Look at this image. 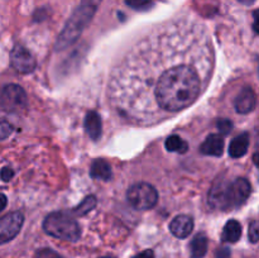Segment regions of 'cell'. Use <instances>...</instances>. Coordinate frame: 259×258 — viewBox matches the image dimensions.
<instances>
[{"label":"cell","instance_id":"7","mask_svg":"<svg viewBox=\"0 0 259 258\" xmlns=\"http://www.w3.org/2000/svg\"><path fill=\"white\" fill-rule=\"evenodd\" d=\"M24 223V215L20 211H13L0 218V244L14 239Z\"/></svg>","mask_w":259,"mask_h":258},{"label":"cell","instance_id":"13","mask_svg":"<svg viewBox=\"0 0 259 258\" xmlns=\"http://www.w3.org/2000/svg\"><path fill=\"white\" fill-rule=\"evenodd\" d=\"M249 147V136L248 133H243L235 137L229 144V154L233 158H242L245 156Z\"/></svg>","mask_w":259,"mask_h":258},{"label":"cell","instance_id":"20","mask_svg":"<svg viewBox=\"0 0 259 258\" xmlns=\"http://www.w3.org/2000/svg\"><path fill=\"white\" fill-rule=\"evenodd\" d=\"M217 126H218V129H219L220 134L224 137L232 132L233 123L229 120V119H220V120L217 123Z\"/></svg>","mask_w":259,"mask_h":258},{"label":"cell","instance_id":"15","mask_svg":"<svg viewBox=\"0 0 259 258\" xmlns=\"http://www.w3.org/2000/svg\"><path fill=\"white\" fill-rule=\"evenodd\" d=\"M242 237V225L238 220L232 219L225 224L223 229L222 240L224 243H237Z\"/></svg>","mask_w":259,"mask_h":258},{"label":"cell","instance_id":"2","mask_svg":"<svg viewBox=\"0 0 259 258\" xmlns=\"http://www.w3.org/2000/svg\"><path fill=\"white\" fill-rule=\"evenodd\" d=\"M252 192L250 182L244 177L224 184L218 180L209 192V202L220 210H232L243 206Z\"/></svg>","mask_w":259,"mask_h":258},{"label":"cell","instance_id":"4","mask_svg":"<svg viewBox=\"0 0 259 258\" xmlns=\"http://www.w3.org/2000/svg\"><path fill=\"white\" fill-rule=\"evenodd\" d=\"M43 229L51 237L68 242L80 239L81 228L75 219L63 211H53L43 220Z\"/></svg>","mask_w":259,"mask_h":258},{"label":"cell","instance_id":"29","mask_svg":"<svg viewBox=\"0 0 259 258\" xmlns=\"http://www.w3.org/2000/svg\"><path fill=\"white\" fill-rule=\"evenodd\" d=\"M101 258H111V257H101Z\"/></svg>","mask_w":259,"mask_h":258},{"label":"cell","instance_id":"25","mask_svg":"<svg viewBox=\"0 0 259 258\" xmlns=\"http://www.w3.org/2000/svg\"><path fill=\"white\" fill-rule=\"evenodd\" d=\"M215 257L217 258H230V249L229 247H220L215 252Z\"/></svg>","mask_w":259,"mask_h":258},{"label":"cell","instance_id":"18","mask_svg":"<svg viewBox=\"0 0 259 258\" xmlns=\"http://www.w3.org/2000/svg\"><path fill=\"white\" fill-rule=\"evenodd\" d=\"M96 202H98L96 197L94 196V195H89V196H86L85 199H83L82 201L77 205V206L73 207V210H72L73 215H77V217L86 215L88 212H90L91 210L96 206Z\"/></svg>","mask_w":259,"mask_h":258},{"label":"cell","instance_id":"17","mask_svg":"<svg viewBox=\"0 0 259 258\" xmlns=\"http://www.w3.org/2000/svg\"><path fill=\"white\" fill-rule=\"evenodd\" d=\"M166 149L168 152H177V153H186L189 151V144L179 136H169L166 139Z\"/></svg>","mask_w":259,"mask_h":258},{"label":"cell","instance_id":"11","mask_svg":"<svg viewBox=\"0 0 259 258\" xmlns=\"http://www.w3.org/2000/svg\"><path fill=\"white\" fill-rule=\"evenodd\" d=\"M224 137L222 134H210L206 139L204 141V143L201 144V151L202 154H206V156H214V157H220L224 152Z\"/></svg>","mask_w":259,"mask_h":258},{"label":"cell","instance_id":"1","mask_svg":"<svg viewBox=\"0 0 259 258\" xmlns=\"http://www.w3.org/2000/svg\"><path fill=\"white\" fill-rule=\"evenodd\" d=\"M212 67L210 40L157 35L126 53L111 76L109 95L124 118L157 123L190 108L209 85Z\"/></svg>","mask_w":259,"mask_h":258},{"label":"cell","instance_id":"21","mask_svg":"<svg viewBox=\"0 0 259 258\" xmlns=\"http://www.w3.org/2000/svg\"><path fill=\"white\" fill-rule=\"evenodd\" d=\"M248 237L252 243H257L259 239V227L257 220H252L249 224V233H248Z\"/></svg>","mask_w":259,"mask_h":258},{"label":"cell","instance_id":"8","mask_svg":"<svg viewBox=\"0 0 259 258\" xmlns=\"http://www.w3.org/2000/svg\"><path fill=\"white\" fill-rule=\"evenodd\" d=\"M10 63L13 68L20 73H30L34 71L37 62L27 48L18 45L10 52Z\"/></svg>","mask_w":259,"mask_h":258},{"label":"cell","instance_id":"12","mask_svg":"<svg viewBox=\"0 0 259 258\" xmlns=\"http://www.w3.org/2000/svg\"><path fill=\"white\" fill-rule=\"evenodd\" d=\"M85 131L88 133V136L91 139L96 141L101 137V132H103V123H101V118L96 111L91 110L86 114L85 116Z\"/></svg>","mask_w":259,"mask_h":258},{"label":"cell","instance_id":"24","mask_svg":"<svg viewBox=\"0 0 259 258\" xmlns=\"http://www.w3.org/2000/svg\"><path fill=\"white\" fill-rule=\"evenodd\" d=\"M13 176H14V171H13L10 167H4V168L0 171V179H2L3 181H10V180L13 179Z\"/></svg>","mask_w":259,"mask_h":258},{"label":"cell","instance_id":"14","mask_svg":"<svg viewBox=\"0 0 259 258\" xmlns=\"http://www.w3.org/2000/svg\"><path fill=\"white\" fill-rule=\"evenodd\" d=\"M90 175L93 179L103 180V181H109L113 176L111 167L105 159H95L91 164Z\"/></svg>","mask_w":259,"mask_h":258},{"label":"cell","instance_id":"3","mask_svg":"<svg viewBox=\"0 0 259 258\" xmlns=\"http://www.w3.org/2000/svg\"><path fill=\"white\" fill-rule=\"evenodd\" d=\"M100 2L101 0H82L80 7L68 19L67 24L65 25V29L61 32L57 43H56L57 50H65L80 37L86 25L93 19L96 8L100 4Z\"/></svg>","mask_w":259,"mask_h":258},{"label":"cell","instance_id":"9","mask_svg":"<svg viewBox=\"0 0 259 258\" xmlns=\"http://www.w3.org/2000/svg\"><path fill=\"white\" fill-rule=\"evenodd\" d=\"M169 230L176 238L185 239L194 230V219L190 215H177L169 224Z\"/></svg>","mask_w":259,"mask_h":258},{"label":"cell","instance_id":"6","mask_svg":"<svg viewBox=\"0 0 259 258\" xmlns=\"http://www.w3.org/2000/svg\"><path fill=\"white\" fill-rule=\"evenodd\" d=\"M0 106L7 113H19L27 108V94L22 86L9 83L0 93Z\"/></svg>","mask_w":259,"mask_h":258},{"label":"cell","instance_id":"19","mask_svg":"<svg viewBox=\"0 0 259 258\" xmlns=\"http://www.w3.org/2000/svg\"><path fill=\"white\" fill-rule=\"evenodd\" d=\"M126 5L136 10H148L153 7V0H125Z\"/></svg>","mask_w":259,"mask_h":258},{"label":"cell","instance_id":"22","mask_svg":"<svg viewBox=\"0 0 259 258\" xmlns=\"http://www.w3.org/2000/svg\"><path fill=\"white\" fill-rule=\"evenodd\" d=\"M13 126L10 125V123H8L7 120H3L0 119V141L8 138V137L12 134Z\"/></svg>","mask_w":259,"mask_h":258},{"label":"cell","instance_id":"26","mask_svg":"<svg viewBox=\"0 0 259 258\" xmlns=\"http://www.w3.org/2000/svg\"><path fill=\"white\" fill-rule=\"evenodd\" d=\"M133 258H154V253L152 249H146L143 252L138 253L137 255H134Z\"/></svg>","mask_w":259,"mask_h":258},{"label":"cell","instance_id":"23","mask_svg":"<svg viewBox=\"0 0 259 258\" xmlns=\"http://www.w3.org/2000/svg\"><path fill=\"white\" fill-rule=\"evenodd\" d=\"M35 258H62L52 249H39L35 253Z\"/></svg>","mask_w":259,"mask_h":258},{"label":"cell","instance_id":"28","mask_svg":"<svg viewBox=\"0 0 259 258\" xmlns=\"http://www.w3.org/2000/svg\"><path fill=\"white\" fill-rule=\"evenodd\" d=\"M239 2L243 3V4H245V5H250V4H253L255 0H239Z\"/></svg>","mask_w":259,"mask_h":258},{"label":"cell","instance_id":"10","mask_svg":"<svg viewBox=\"0 0 259 258\" xmlns=\"http://www.w3.org/2000/svg\"><path fill=\"white\" fill-rule=\"evenodd\" d=\"M255 105H257V98H255L253 89L250 88L243 89L234 101L235 110L239 114L250 113V111L254 110Z\"/></svg>","mask_w":259,"mask_h":258},{"label":"cell","instance_id":"5","mask_svg":"<svg viewBox=\"0 0 259 258\" xmlns=\"http://www.w3.org/2000/svg\"><path fill=\"white\" fill-rule=\"evenodd\" d=\"M128 202L137 210H149L156 206L158 192L156 187L147 182H139L129 187L126 192Z\"/></svg>","mask_w":259,"mask_h":258},{"label":"cell","instance_id":"27","mask_svg":"<svg viewBox=\"0 0 259 258\" xmlns=\"http://www.w3.org/2000/svg\"><path fill=\"white\" fill-rule=\"evenodd\" d=\"M7 204H8L7 196H5L4 194H0V211H3V210L7 207Z\"/></svg>","mask_w":259,"mask_h":258},{"label":"cell","instance_id":"16","mask_svg":"<svg viewBox=\"0 0 259 258\" xmlns=\"http://www.w3.org/2000/svg\"><path fill=\"white\" fill-rule=\"evenodd\" d=\"M207 238L204 233H199L195 235L190 244V252H191L192 258H204L207 252Z\"/></svg>","mask_w":259,"mask_h":258}]
</instances>
